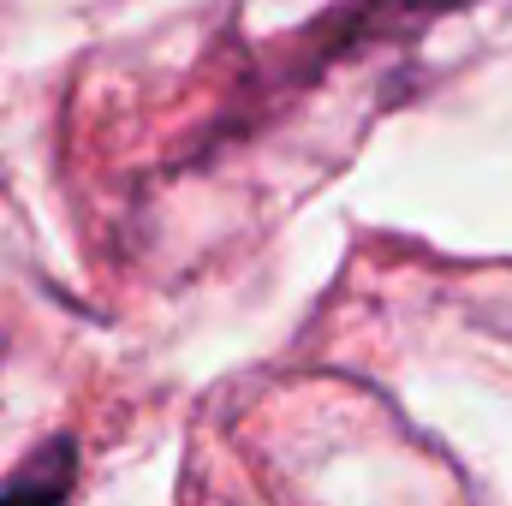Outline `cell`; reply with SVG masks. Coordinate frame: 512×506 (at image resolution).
<instances>
[{
    "instance_id": "6da1fadb",
    "label": "cell",
    "mask_w": 512,
    "mask_h": 506,
    "mask_svg": "<svg viewBox=\"0 0 512 506\" xmlns=\"http://www.w3.org/2000/svg\"><path fill=\"white\" fill-rule=\"evenodd\" d=\"M72 477H78V447H72L66 435H54V441H42L36 459L0 489V506H66Z\"/></svg>"
}]
</instances>
